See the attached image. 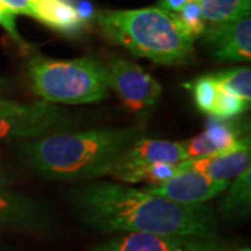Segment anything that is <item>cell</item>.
<instances>
[{
	"label": "cell",
	"instance_id": "obj_15",
	"mask_svg": "<svg viewBox=\"0 0 251 251\" xmlns=\"http://www.w3.org/2000/svg\"><path fill=\"white\" fill-rule=\"evenodd\" d=\"M225 191L226 194L219 206L222 214L237 216L249 212L251 204V169L232 180Z\"/></svg>",
	"mask_w": 251,
	"mask_h": 251
},
{
	"label": "cell",
	"instance_id": "obj_1",
	"mask_svg": "<svg viewBox=\"0 0 251 251\" xmlns=\"http://www.w3.org/2000/svg\"><path fill=\"white\" fill-rule=\"evenodd\" d=\"M72 202L81 221L102 233L218 237L209 205L176 204L126 183L84 181L72 191Z\"/></svg>",
	"mask_w": 251,
	"mask_h": 251
},
{
	"label": "cell",
	"instance_id": "obj_5",
	"mask_svg": "<svg viewBox=\"0 0 251 251\" xmlns=\"http://www.w3.org/2000/svg\"><path fill=\"white\" fill-rule=\"evenodd\" d=\"M75 125L72 113L45 100L17 103L6 99L0 103V141L36 140L67 131Z\"/></svg>",
	"mask_w": 251,
	"mask_h": 251
},
{
	"label": "cell",
	"instance_id": "obj_10",
	"mask_svg": "<svg viewBox=\"0 0 251 251\" xmlns=\"http://www.w3.org/2000/svg\"><path fill=\"white\" fill-rule=\"evenodd\" d=\"M230 181L212 180L194 171H180L165 181L145 186L144 190L183 205L206 204L225 193Z\"/></svg>",
	"mask_w": 251,
	"mask_h": 251
},
{
	"label": "cell",
	"instance_id": "obj_12",
	"mask_svg": "<svg viewBox=\"0 0 251 251\" xmlns=\"http://www.w3.org/2000/svg\"><path fill=\"white\" fill-rule=\"evenodd\" d=\"M218 60L246 63L251 59V18H237L208 25L201 35Z\"/></svg>",
	"mask_w": 251,
	"mask_h": 251
},
{
	"label": "cell",
	"instance_id": "obj_6",
	"mask_svg": "<svg viewBox=\"0 0 251 251\" xmlns=\"http://www.w3.org/2000/svg\"><path fill=\"white\" fill-rule=\"evenodd\" d=\"M109 87L130 112L145 113L161 99L162 85L141 66L108 53L105 59Z\"/></svg>",
	"mask_w": 251,
	"mask_h": 251
},
{
	"label": "cell",
	"instance_id": "obj_4",
	"mask_svg": "<svg viewBox=\"0 0 251 251\" xmlns=\"http://www.w3.org/2000/svg\"><path fill=\"white\" fill-rule=\"evenodd\" d=\"M28 77L36 97L53 105L97 103L110 91L105 63L94 56L54 60L36 54L28 62Z\"/></svg>",
	"mask_w": 251,
	"mask_h": 251
},
{
	"label": "cell",
	"instance_id": "obj_17",
	"mask_svg": "<svg viewBox=\"0 0 251 251\" xmlns=\"http://www.w3.org/2000/svg\"><path fill=\"white\" fill-rule=\"evenodd\" d=\"M16 14H23L48 24L57 0H0Z\"/></svg>",
	"mask_w": 251,
	"mask_h": 251
},
{
	"label": "cell",
	"instance_id": "obj_16",
	"mask_svg": "<svg viewBox=\"0 0 251 251\" xmlns=\"http://www.w3.org/2000/svg\"><path fill=\"white\" fill-rule=\"evenodd\" d=\"M209 78L215 82L218 88L232 94L244 102L250 103L251 100V69L239 67L224 72L209 74Z\"/></svg>",
	"mask_w": 251,
	"mask_h": 251
},
{
	"label": "cell",
	"instance_id": "obj_8",
	"mask_svg": "<svg viewBox=\"0 0 251 251\" xmlns=\"http://www.w3.org/2000/svg\"><path fill=\"white\" fill-rule=\"evenodd\" d=\"M222 239L201 236L165 234H116L88 251H227Z\"/></svg>",
	"mask_w": 251,
	"mask_h": 251
},
{
	"label": "cell",
	"instance_id": "obj_9",
	"mask_svg": "<svg viewBox=\"0 0 251 251\" xmlns=\"http://www.w3.org/2000/svg\"><path fill=\"white\" fill-rule=\"evenodd\" d=\"M54 224L48 206L9 184H0V227L28 233H45Z\"/></svg>",
	"mask_w": 251,
	"mask_h": 251
},
{
	"label": "cell",
	"instance_id": "obj_2",
	"mask_svg": "<svg viewBox=\"0 0 251 251\" xmlns=\"http://www.w3.org/2000/svg\"><path fill=\"white\" fill-rule=\"evenodd\" d=\"M143 137L140 126L67 130L23 141L20 152L28 166L46 179L88 181L109 176L126 150Z\"/></svg>",
	"mask_w": 251,
	"mask_h": 251
},
{
	"label": "cell",
	"instance_id": "obj_19",
	"mask_svg": "<svg viewBox=\"0 0 251 251\" xmlns=\"http://www.w3.org/2000/svg\"><path fill=\"white\" fill-rule=\"evenodd\" d=\"M191 92H193V97L198 109L209 115L214 100H215L216 92H218L215 82L209 78V75L200 77L191 84Z\"/></svg>",
	"mask_w": 251,
	"mask_h": 251
},
{
	"label": "cell",
	"instance_id": "obj_14",
	"mask_svg": "<svg viewBox=\"0 0 251 251\" xmlns=\"http://www.w3.org/2000/svg\"><path fill=\"white\" fill-rule=\"evenodd\" d=\"M242 138V130L234 125L232 119L221 120L212 117L204 133L180 143L186 153V159H193L229 150Z\"/></svg>",
	"mask_w": 251,
	"mask_h": 251
},
{
	"label": "cell",
	"instance_id": "obj_20",
	"mask_svg": "<svg viewBox=\"0 0 251 251\" xmlns=\"http://www.w3.org/2000/svg\"><path fill=\"white\" fill-rule=\"evenodd\" d=\"M16 17H17V14H16L14 11H11L6 4H3V3L0 1V27L3 28V29H4V31L17 42L18 45L25 46L24 39L21 38L20 34H18L17 24H16Z\"/></svg>",
	"mask_w": 251,
	"mask_h": 251
},
{
	"label": "cell",
	"instance_id": "obj_23",
	"mask_svg": "<svg viewBox=\"0 0 251 251\" xmlns=\"http://www.w3.org/2000/svg\"><path fill=\"white\" fill-rule=\"evenodd\" d=\"M0 251H9V250H6V249H3V247H0Z\"/></svg>",
	"mask_w": 251,
	"mask_h": 251
},
{
	"label": "cell",
	"instance_id": "obj_3",
	"mask_svg": "<svg viewBox=\"0 0 251 251\" xmlns=\"http://www.w3.org/2000/svg\"><path fill=\"white\" fill-rule=\"evenodd\" d=\"M94 18L102 35L112 44L156 64H183L194 53L197 38L176 14L158 6L99 10Z\"/></svg>",
	"mask_w": 251,
	"mask_h": 251
},
{
	"label": "cell",
	"instance_id": "obj_7",
	"mask_svg": "<svg viewBox=\"0 0 251 251\" xmlns=\"http://www.w3.org/2000/svg\"><path fill=\"white\" fill-rule=\"evenodd\" d=\"M158 7L176 14L198 39L208 25L250 16L251 0H159Z\"/></svg>",
	"mask_w": 251,
	"mask_h": 251
},
{
	"label": "cell",
	"instance_id": "obj_11",
	"mask_svg": "<svg viewBox=\"0 0 251 251\" xmlns=\"http://www.w3.org/2000/svg\"><path fill=\"white\" fill-rule=\"evenodd\" d=\"M186 161V153L180 141H166L143 137L131 144L112 169L109 177L125 181L130 175L159 163L179 165Z\"/></svg>",
	"mask_w": 251,
	"mask_h": 251
},
{
	"label": "cell",
	"instance_id": "obj_22",
	"mask_svg": "<svg viewBox=\"0 0 251 251\" xmlns=\"http://www.w3.org/2000/svg\"><path fill=\"white\" fill-rule=\"evenodd\" d=\"M4 100H6V99H3V98H0V103H3V102H4Z\"/></svg>",
	"mask_w": 251,
	"mask_h": 251
},
{
	"label": "cell",
	"instance_id": "obj_21",
	"mask_svg": "<svg viewBox=\"0 0 251 251\" xmlns=\"http://www.w3.org/2000/svg\"><path fill=\"white\" fill-rule=\"evenodd\" d=\"M13 179L10 177V175L6 171V168L0 163V184H11Z\"/></svg>",
	"mask_w": 251,
	"mask_h": 251
},
{
	"label": "cell",
	"instance_id": "obj_13",
	"mask_svg": "<svg viewBox=\"0 0 251 251\" xmlns=\"http://www.w3.org/2000/svg\"><path fill=\"white\" fill-rule=\"evenodd\" d=\"M251 145L249 137H243L234 147L180 162V171H194L212 180L232 181L242 173L251 169Z\"/></svg>",
	"mask_w": 251,
	"mask_h": 251
},
{
	"label": "cell",
	"instance_id": "obj_18",
	"mask_svg": "<svg viewBox=\"0 0 251 251\" xmlns=\"http://www.w3.org/2000/svg\"><path fill=\"white\" fill-rule=\"evenodd\" d=\"M247 106H249V103L244 102L243 99L237 98L232 94L218 88L214 105H212L211 112H209V116L214 117V119H221V120H230V119H234L240 113H243Z\"/></svg>",
	"mask_w": 251,
	"mask_h": 251
}]
</instances>
